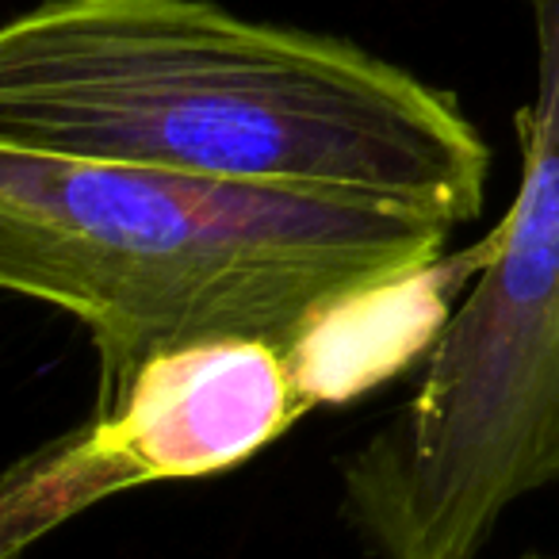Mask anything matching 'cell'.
Segmentation results:
<instances>
[{
	"mask_svg": "<svg viewBox=\"0 0 559 559\" xmlns=\"http://www.w3.org/2000/svg\"><path fill=\"white\" fill-rule=\"evenodd\" d=\"M536 93L521 185L414 395L345 460L372 559H479L521 498L559 487V0H528Z\"/></svg>",
	"mask_w": 559,
	"mask_h": 559,
	"instance_id": "3",
	"label": "cell"
},
{
	"mask_svg": "<svg viewBox=\"0 0 559 559\" xmlns=\"http://www.w3.org/2000/svg\"><path fill=\"white\" fill-rule=\"evenodd\" d=\"M449 230L395 203L0 146V288L85 330L93 414L165 353H311L345 314L426 276Z\"/></svg>",
	"mask_w": 559,
	"mask_h": 559,
	"instance_id": "2",
	"label": "cell"
},
{
	"mask_svg": "<svg viewBox=\"0 0 559 559\" xmlns=\"http://www.w3.org/2000/svg\"><path fill=\"white\" fill-rule=\"evenodd\" d=\"M326 399L311 353L203 345L150 360L127 395L0 479V559L127 490L234 472Z\"/></svg>",
	"mask_w": 559,
	"mask_h": 559,
	"instance_id": "4",
	"label": "cell"
},
{
	"mask_svg": "<svg viewBox=\"0 0 559 559\" xmlns=\"http://www.w3.org/2000/svg\"><path fill=\"white\" fill-rule=\"evenodd\" d=\"M521 559H559V556H548V551H525Z\"/></svg>",
	"mask_w": 559,
	"mask_h": 559,
	"instance_id": "5",
	"label": "cell"
},
{
	"mask_svg": "<svg viewBox=\"0 0 559 559\" xmlns=\"http://www.w3.org/2000/svg\"><path fill=\"white\" fill-rule=\"evenodd\" d=\"M0 146L479 218L490 142L349 39L215 0H39L0 32Z\"/></svg>",
	"mask_w": 559,
	"mask_h": 559,
	"instance_id": "1",
	"label": "cell"
}]
</instances>
